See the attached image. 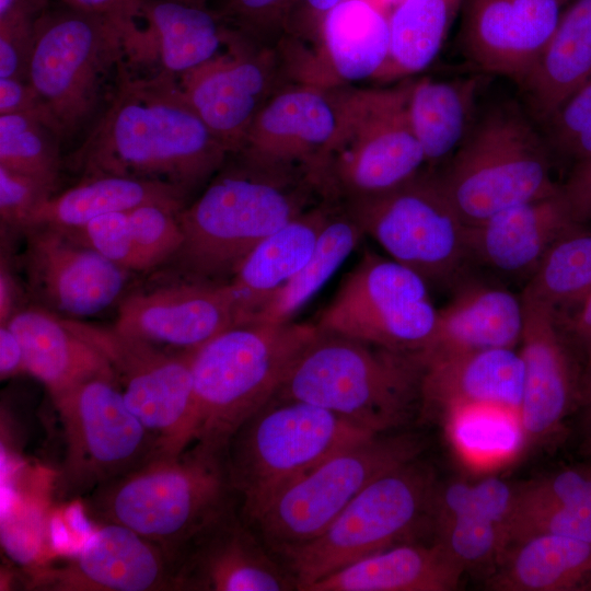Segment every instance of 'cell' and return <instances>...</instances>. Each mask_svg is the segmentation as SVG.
Segmentation results:
<instances>
[{"instance_id":"cell-1","label":"cell","mask_w":591,"mask_h":591,"mask_svg":"<svg viewBox=\"0 0 591 591\" xmlns=\"http://www.w3.org/2000/svg\"><path fill=\"white\" fill-rule=\"evenodd\" d=\"M230 154L178 81L132 73L125 66L107 106L69 164L83 176L161 181L189 195L206 186Z\"/></svg>"},{"instance_id":"cell-2","label":"cell","mask_w":591,"mask_h":591,"mask_svg":"<svg viewBox=\"0 0 591 591\" xmlns=\"http://www.w3.org/2000/svg\"><path fill=\"white\" fill-rule=\"evenodd\" d=\"M324 199L312 173L232 153L179 211L184 242L173 259L190 279L224 282L258 243Z\"/></svg>"},{"instance_id":"cell-3","label":"cell","mask_w":591,"mask_h":591,"mask_svg":"<svg viewBox=\"0 0 591 591\" xmlns=\"http://www.w3.org/2000/svg\"><path fill=\"white\" fill-rule=\"evenodd\" d=\"M83 499L93 521L137 532L162 547L173 565L192 540L237 507L227 451L200 442L158 452Z\"/></svg>"},{"instance_id":"cell-4","label":"cell","mask_w":591,"mask_h":591,"mask_svg":"<svg viewBox=\"0 0 591 591\" xmlns=\"http://www.w3.org/2000/svg\"><path fill=\"white\" fill-rule=\"evenodd\" d=\"M422 374L419 354L390 350L320 328L275 398L322 407L382 434L403 426L420 405Z\"/></svg>"},{"instance_id":"cell-5","label":"cell","mask_w":591,"mask_h":591,"mask_svg":"<svg viewBox=\"0 0 591 591\" xmlns=\"http://www.w3.org/2000/svg\"><path fill=\"white\" fill-rule=\"evenodd\" d=\"M134 22L50 0L36 20L27 81L62 141L89 132L107 106L127 59Z\"/></svg>"},{"instance_id":"cell-6","label":"cell","mask_w":591,"mask_h":591,"mask_svg":"<svg viewBox=\"0 0 591 591\" xmlns=\"http://www.w3.org/2000/svg\"><path fill=\"white\" fill-rule=\"evenodd\" d=\"M316 323H246L194 350V442L225 450L233 434L271 402L318 333Z\"/></svg>"},{"instance_id":"cell-7","label":"cell","mask_w":591,"mask_h":591,"mask_svg":"<svg viewBox=\"0 0 591 591\" xmlns=\"http://www.w3.org/2000/svg\"><path fill=\"white\" fill-rule=\"evenodd\" d=\"M545 136L514 102L490 106L436 173L442 190L466 225L512 206L554 196Z\"/></svg>"},{"instance_id":"cell-8","label":"cell","mask_w":591,"mask_h":591,"mask_svg":"<svg viewBox=\"0 0 591 591\" xmlns=\"http://www.w3.org/2000/svg\"><path fill=\"white\" fill-rule=\"evenodd\" d=\"M373 436L322 407L273 399L228 444L227 465L239 514L251 525L291 483L334 453Z\"/></svg>"},{"instance_id":"cell-9","label":"cell","mask_w":591,"mask_h":591,"mask_svg":"<svg viewBox=\"0 0 591 591\" xmlns=\"http://www.w3.org/2000/svg\"><path fill=\"white\" fill-rule=\"evenodd\" d=\"M413 81L338 89V123L317 181L325 198L352 201L399 186L426 164L409 117Z\"/></svg>"},{"instance_id":"cell-10","label":"cell","mask_w":591,"mask_h":591,"mask_svg":"<svg viewBox=\"0 0 591 591\" xmlns=\"http://www.w3.org/2000/svg\"><path fill=\"white\" fill-rule=\"evenodd\" d=\"M438 482L416 460L371 482L316 538L281 551L298 590L431 525Z\"/></svg>"},{"instance_id":"cell-11","label":"cell","mask_w":591,"mask_h":591,"mask_svg":"<svg viewBox=\"0 0 591 591\" xmlns=\"http://www.w3.org/2000/svg\"><path fill=\"white\" fill-rule=\"evenodd\" d=\"M53 402L65 438L54 480L61 501L83 499L161 452L158 438L129 408L114 380L90 379Z\"/></svg>"},{"instance_id":"cell-12","label":"cell","mask_w":591,"mask_h":591,"mask_svg":"<svg viewBox=\"0 0 591 591\" xmlns=\"http://www.w3.org/2000/svg\"><path fill=\"white\" fill-rule=\"evenodd\" d=\"M413 433L376 434L328 456L281 490L250 525L278 553L321 535L371 482L416 460Z\"/></svg>"},{"instance_id":"cell-13","label":"cell","mask_w":591,"mask_h":591,"mask_svg":"<svg viewBox=\"0 0 591 591\" xmlns=\"http://www.w3.org/2000/svg\"><path fill=\"white\" fill-rule=\"evenodd\" d=\"M370 235L399 264L428 285L456 282L470 259L466 224L441 188L436 173L420 172L387 192L341 201Z\"/></svg>"},{"instance_id":"cell-14","label":"cell","mask_w":591,"mask_h":591,"mask_svg":"<svg viewBox=\"0 0 591 591\" xmlns=\"http://www.w3.org/2000/svg\"><path fill=\"white\" fill-rule=\"evenodd\" d=\"M437 318L429 285L420 275L368 251L344 278L316 324L390 350L421 354L432 340Z\"/></svg>"},{"instance_id":"cell-15","label":"cell","mask_w":591,"mask_h":591,"mask_svg":"<svg viewBox=\"0 0 591 591\" xmlns=\"http://www.w3.org/2000/svg\"><path fill=\"white\" fill-rule=\"evenodd\" d=\"M61 320L108 361L127 405L155 434L161 452H181L194 442V350L170 352L114 326Z\"/></svg>"},{"instance_id":"cell-16","label":"cell","mask_w":591,"mask_h":591,"mask_svg":"<svg viewBox=\"0 0 591 591\" xmlns=\"http://www.w3.org/2000/svg\"><path fill=\"white\" fill-rule=\"evenodd\" d=\"M287 68L277 48L236 32L227 51L178 83L195 112L232 154L264 105L288 84Z\"/></svg>"},{"instance_id":"cell-17","label":"cell","mask_w":591,"mask_h":591,"mask_svg":"<svg viewBox=\"0 0 591 591\" xmlns=\"http://www.w3.org/2000/svg\"><path fill=\"white\" fill-rule=\"evenodd\" d=\"M521 298L524 325L519 352L523 391L519 418L525 447H544L558 441L566 431V420L578 407L582 372L557 312Z\"/></svg>"},{"instance_id":"cell-18","label":"cell","mask_w":591,"mask_h":591,"mask_svg":"<svg viewBox=\"0 0 591 591\" xmlns=\"http://www.w3.org/2000/svg\"><path fill=\"white\" fill-rule=\"evenodd\" d=\"M28 580V589L45 591H177L167 553L116 523H97L72 558Z\"/></svg>"},{"instance_id":"cell-19","label":"cell","mask_w":591,"mask_h":591,"mask_svg":"<svg viewBox=\"0 0 591 591\" xmlns=\"http://www.w3.org/2000/svg\"><path fill=\"white\" fill-rule=\"evenodd\" d=\"M127 32L126 67L179 81L229 49L236 32L207 3L142 0Z\"/></svg>"},{"instance_id":"cell-20","label":"cell","mask_w":591,"mask_h":591,"mask_svg":"<svg viewBox=\"0 0 591 591\" xmlns=\"http://www.w3.org/2000/svg\"><path fill=\"white\" fill-rule=\"evenodd\" d=\"M237 325L240 315L229 281L188 278L126 297L113 326L161 347L190 351Z\"/></svg>"},{"instance_id":"cell-21","label":"cell","mask_w":591,"mask_h":591,"mask_svg":"<svg viewBox=\"0 0 591 591\" xmlns=\"http://www.w3.org/2000/svg\"><path fill=\"white\" fill-rule=\"evenodd\" d=\"M571 1L463 0V54L483 72L520 85Z\"/></svg>"},{"instance_id":"cell-22","label":"cell","mask_w":591,"mask_h":591,"mask_svg":"<svg viewBox=\"0 0 591 591\" xmlns=\"http://www.w3.org/2000/svg\"><path fill=\"white\" fill-rule=\"evenodd\" d=\"M23 233L30 287L53 310L69 318L91 316L123 293L130 271L60 230L36 225Z\"/></svg>"},{"instance_id":"cell-23","label":"cell","mask_w":591,"mask_h":591,"mask_svg":"<svg viewBox=\"0 0 591 591\" xmlns=\"http://www.w3.org/2000/svg\"><path fill=\"white\" fill-rule=\"evenodd\" d=\"M338 89L313 81L286 84L260 109L235 153L302 169L317 181L338 123Z\"/></svg>"},{"instance_id":"cell-24","label":"cell","mask_w":591,"mask_h":591,"mask_svg":"<svg viewBox=\"0 0 591 591\" xmlns=\"http://www.w3.org/2000/svg\"><path fill=\"white\" fill-rule=\"evenodd\" d=\"M237 507L192 540L174 561L177 591L297 589L291 573L267 556Z\"/></svg>"},{"instance_id":"cell-25","label":"cell","mask_w":591,"mask_h":591,"mask_svg":"<svg viewBox=\"0 0 591 591\" xmlns=\"http://www.w3.org/2000/svg\"><path fill=\"white\" fill-rule=\"evenodd\" d=\"M421 360L424 410L441 418L467 406H495L519 414L523 362L515 348L453 352Z\"/></svg>"},{"instance_id":"cell-26","label":"cell","mask_w":591,"mask_h":591,"mask_svg":"<svg viewBox=\"0 0 591 591\" xmlns=\"http://www.w3.org/2000/svg\"><path fill=\"white\" fill-rule=\"evenodd\" d=\"M579 224L559 190L467 225L468 255L498 271L530 278L551 246Z\"/></svg>"},{"instance_id":"cell-27","label":"cell","mask_w":591,"mask_h":591,"mask_svg":"<svg viewBox=\"0 0 591 591\" xmlns=\"http://www.w3.org/2000/svg\"><path fill=\"white\" fill-rule=\"evenodd\" d=\"M523 325L521 297L478 280L460 281L451 300L438 309L432 340L419 356L515 348Z\"/></svg>"},{"instance_id":"cell-28","label":"cell","mask_w":591,"mask_h":591,"mask_svg":"<svg viewBox=\"0 0 591 591\" xmlns=\"http://www.w3.org/2000/svg\"><path fill=\"white\" fill-rule=\"evenodd\" d=\"M338 200L324 199L258 243L231 279L240 325L252 318L303 267L336 209Z\"/></svg>"},{"instance_id":"cell-29","label":"cell","mask_w":591,"mask_h":591,"mask_svg":"<svg viewBox=\"0 0 591 591\" xmlns=\"http://www.w3.org/2000/svg\"><path fill=\"white\" fill-rule=\"evenodd\" d=\"M464 572L437 541L405 542L358 559L304 591H451Z\"/></svg>"},{"instance_id":"cell-30","label":"cell","mask_w":591,"mask_h":591,"mask_svg":"<svg viewBox=\"0 0 591 591\" xmlns=\"http://www.w3.org/2000/svg\"><path fill=\"white\" fill-rule=\"evenodd\" d=\"M8 325L21 341L25 371L45 385L51 398L93 378L116 381L104 356L60 316L30 308L19 310Z\"/></svg>"},{"instance_id":"cell-31","label":"cell","mask_w":591,"mask_h":591,"mask_svg":"<svg viewBox=\"0 0 591 591\" xmlns=\"http://www.w3.org/2000/svg\"><path fill=\"white\" fill-rule=\"evenodd\" d=\"M591 78V0H572L519 88L545 124Z\"/></svg>"},{"instance_id":"cell-32","label":"cell","mask_w":591,"mask_h":591,"mask_svg":"<svg viewBox=\"0 0 591 591\" xmlns=\"http://www.w3.org/2000/svg\"><path fill=\"white\" fill-rule=\"evenodd\" d=\"M495 591H591V542L534 534L510 543L486 577Z\"/></svg>"},{"instance_id":"cell-33","label":"cell","mask_w":591,"mask_h":591,"mask_svg":"<svg viewBox=\"0 0 591 591\" xmlns=\"http://www.w3.org/2000/svg\"><path fill=\"white\" fill-rule=\"evenodd\" d=\"M534 534L591 542V465L563 466L519 484L508 545Z\"/></svg>"},{"instance_id":"cell-34","label":"cell","mask_w":591,"mask_h":591,"mask_svg":"<svg viewBox=\"0 0 591 591\" xmlns=\"http://www.w3.org/2000/svg\"><path fill=\"white\" fill-rule=\"evenodd\" d=\"M187 196L176 186L161 181L112 174L88 175L77 185L46 200L33 215L27 228L44 225L71 230L96 217L146 204L183 209Z\"/></svg>"},{"instance_id":"cell-35","label":"cell","mask_w":591,"mask_h":591,"mask_svg":"<svg viewBox=\"0 0 591 591\" xmlns=\"http://www.w3.org/2000/svg\"><path fill=\"white\" fill-rule=\"evenodd\" d=\"M389 12L376 0H343L326 13L318 37L338 79L376 76L389 53Z\"/></svg>"},{"instance_id":"cell-36","label":"cell","mask_w":591,"mask_h":591,"mask_svg":"<svg viewBox=\"0 0 591 591\" xmlns=\"http://www.w3.org/2000/svg\"><path fill=\"white\" fill-rule=\"evenodd\" d=\"M480 83L479 77L413 81L409 117L426 164L450 159L466 138L476 120Z\"/></svg>"},{"instance_id":"cell-37","label":"cell","mask_w":591,"mask_h":591,"mask_svg":"<svg viewBox=\"0 0 591 591\" xmlns=\"http://www.w3.org/2000/svg\"><path fill=\"white\" fill-rule=\"evenodd\" d=\"M463 0H399L389 12V53L374 79L405 80L440 53Z\"/></svg>"},{"instance_id":"cell-38","label":"cell","mask_w":591,"mask_h":591,"mask_svg":"<svg viewBox=\"0 0 591 591\" xmlns=\"http://www.w3.org/2000/svg\"><path fill=\"white\" fill-rule=\"evenodd\" d=\"M363 235L359 222L338 201L310 258L250 323L290 322L336 273Z\"/></svg>"},{"instance_id":"cell-39","label":"cell","mask_w":591,"mask_h":591,"mask_svg":"<svg viewBox=\"0 0 591 591\" xmlns=\"http://www.w3.org/2000/svg\"><path fill=\"white\" fill-rule=\"evenodd\" d=\"M590 291L591 230L579 224L551 246L530 276L522 296L557 312H567Z\"/></svg>"},{"instance_id":"cell-40","label":"cell","mask_w":591,"mask_h":591,"mask_svg":"<svg viewBox=\"0 0 591 591\" xmlns=\"http://www.w3.org/2000/svg\"><path fill=\"white\" fill-rule=\"evenodd\" d=\"M455 450L473 463L505 460L525 447L519 414L495 406H467L442 417Z\"/></svg>"},{"instance_id":"cell-41","label":"cell","mask_w":591,"mask_h":591,"mask_svg":"<svg viewBox=\"0 0 591 591\" xmlns=\"http://www.w3.org/2000/svg\"><path fill=\"white\" fill-rule=\"evenodd\" d=\"M62 139L43 117L15 113L0 115V165L57 187Z\"/></svg>"},{"instance_id":"cell-42","label":"cell","mask_w":591,"mask_h":591,"mask_svg":"<svg viewBox=\"0 0 591 591\" xmlns=\"http://www.w3.org/2000/svg\"><path fill=\"white\" fill-rule=\"evenodd\" d=\"M519 484L489 476L477 482L438 483L431 507L434 522L454 517L483 518L509 529L514 512Z\"/></svg>"},{"instance_id":"cell-43","label":"cell","mask_w":591,"mask_h":591,"mask_svg":"<svg viewBox=\"0 0 591 591\" xmlns=\"http://www.w3.org/2000/svg\"><path fill=\"white\" fill-rule=\"evenodd\" d=\"M440 543L464 571L484 572L496 568L508 546V530L494 521L454 517L432 524Z\"/></svg>"},{"instance_id":"cell-44","label":"cell","mask_w":591,"mask_h":591,"mask_svg":"<svg viewBox=\"0 0 591 591\" xmlns=\"http://www.w3.org/2000/svg\"><path fill=\"white\" fill-rule=\"evenodd\" d=\"M182 209L146 204L128 211L135 242L147 269L173 259L184 242L178 213Z\"/></svg>"},{"instance_id":"cell-45","label":"cell","mask_w":591,"mask_h":591,"mask_svg":"<svg viewBox=\"0 0 591 591\" xmlns=\"http://www.w3.org/2000/svg\"><path fill=\"white\" fill-rule=\"evenodd\" d=\"M128 211L100 216L79 228L60 231L128 271L147 270L132 235Z\"/></svg>"},{"instance_id":"cell-46","label":"cell","mask_w":591,"mask_h":591,"mask_svg":"<svg viewBox=\"0 0 591 591\" xmlns=\"http://www.w3.org/2000/svg\"><path fill=\"white\" fill-rule=\"evenodd\" d=\"M56 188L0 165V217L8 229L24 232L36 210Z\"/></svg>"},{"instance_id":"cell-47","label":"cell","mask_w":591,"mask_h":591,"mask_svg":"<svg viewBox=\"0 0 591 591\" xmlns=\"http://www.w3.org/2000/svg\"><path fill=\"white\" fill-rule=\"evenodd\" d=\"M296 0H224L217 10L227 24L240 35L267 44V35L283 30Z\"/></svg>"},{"instance_id":"cell-48","label":"cell","mask_w":591,"mask_h":591,"mask_svg":"<svg viewBox=\"0 0 591 591\" xmlns=\"http://www.w3.org/2000/svg\"><path fill=\"white\" fill-rule=\"evenodd\" d=\"M38 16L16 15L0 20V78L27 80Z\"/></svg>"},{"instance_id":"cell-49","label":"cell","mask_w":591,"mask_h":591,"mask_svg":"<svg viewBox=\"0 0 591 591\" xmlns=\"http://www.w3.org/2000/svg\"><path fill=\"white\" fill-rule=\"evenodd\" d=\"M543 125L546 141L554 152L591 127V78Z\"/></svg>"},{"instance_id":"cell-50","label":"cell","mask_w":591,"mask_h":591,"mask_svg":"<svg viewBox=\"0 0 591 591\" xmlns=\"http://www.w3.org/2000/svg\"><path fill=\"white\" fill-rule=\"evenodd\" d=\"M560 194L576 222L591 221V158L573 163Z\"/></svg>"},{"instance_id":"cell-51","label":"cell","mask_w":591,"mask_h":591,"mask_svg":"<svg viewBox=\"0 0 591 591\" xmlns=\"http://www.w3.org/2000/svg\"><path fill=\"white\" fill-rule=\"evenodd\" d=\"M15 113L38 115L54 127L39 97L27 80L0 78V115Z\"/></svg>"},{"instance_id":"cell-52","label":"cell","mask_w":591,"mask_h":591,"mask_svg":"<svg viewBox=\"0 0 591 591\" xmlns=\"http://www.w3.org/2000/svg\"><path fill=\"white\" fill-rule=\"evenodd\" d=\"M571 310V313L556 312L559 325L573 350L584 357V370L591 366V291Z\"/></svg>"},{"instance_id":"cell-53","label":"cell","mask_w":591,"mask_h":591,"mask_svg":"<svg viewBox=\"0 0 591 591\" xmlns=\"http://www.w3.org/2000/svg\"><path fill=\"white\" fill-rule=\"evenodd\" d=\"M343 0H296L285 22L283 30L292 36H318L326 13Z\"/></svg>"},{"instance_id":"cell-54","label":"cell","mask_w":591,"mask_h":591,"mask_svg":"<svg viewBox=\"0 0 591 591\" xmlns=\"http://www.w3.org/2000/svg\"><path fill=\"white\" fill-rule=\"evenodd\" d=\"M72 9L112 16L123 21H137L142 0H53Z\"/></svg>"},{"instance_id":"cell-55","label":"cell","mask_w":591,"mask_h":591,"mask_svg":"<svg viewBox=\"0 0 591 591\" xmlns=\"http://www.w3.org/2000/svg\"><path fill=\"white\" fill-rule=\"evenodd\" d=\"M25 371L24 354L20 339L8 324L0 325V376L1 380Z\"/></svg>"},{"instance_id":"cell-56","label":"cell","mask_w":591,"mask_h":591,"mask_svg":"<svg viewBox=\"0 0 591 591\" xmlns=\"http://www.w3.org/2000/svg\"><path fill=\"white\" fill-rule=\"evenodd\" d=\"M5 260L1 258L0 267V325L8 324L18 312V287Z\"/></svg>"},{"instance_id":"cell-57","label":"cell","mask_w":591,"mask_h":591,"mask_svg":"<svg viewBox=\"0 0 591 591\" xmlns=\"http://www.w3.org/2000/svg\"><path fill=\"white\" fill-rule=\"evenodd\" d=\"M50 0H0V19L15 15H38Z\"/></svg>"},{"instance_id":"cell-58","label":"cell","mask_w":591,"mask_h":591,"mask_svg":"<svg viewBox=\"0 0 591 591\" xmlns=\"http://www.w3.org/2000/svg\"><path fill=\"white\" fill-rule=\"evenodd\" d=\"M578 408L581 412L583 433L591 429V367L582 371Z\"/></svg>"},{"instance_id":"cell-59","label":"cell","mask_w":591,"mask_h":591,"mask_svg":"<svg viewBox=\"0 0 591 591\" xmlns=\"http://www.w3.org/2000/svg\"><path fill=\"white\" fill-rule=\"evenodd\" d=\"M579 451L584 456H591V429L582 433Z\"/></svg>"},{"instance_id":"cell-60","label":"cell","mask_w":591,"mask_h":591,"mask_svg":"<svg viewBox=\"0 0 591 591\" xmlns=\"http://www.w3.org/2000/svg\"><path fill=\"white\" fill-rule=\"evenodd\" d=\"M179 1H189V2L207 3V0H179Z\"/></svg>"}]
</instances>
